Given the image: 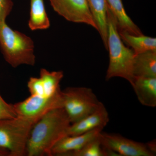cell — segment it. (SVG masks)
Here are the masks:
<instances>
[{
    "instance_id": "1",
    "label": "cell",
    "mask_w": 156,
    "mask_h": 156,
    "mask_svg": "<svg viewBox=\"0 0 156 156\" xmlns=\"http://www.w3.org/2000/svg\"><path fill=\"white\" fill-rule=\"evenodd\" d=\"M71 125L64 109H53L34 125L27 146L26 155L52 156L54 146L67 135Z\"/></svg>"
},
{
    "instance_id": "2",
    "label": "cell",
    "mask_w": 156,
    "mask_h": 156,
    "mask_svg": "<svg viewBox=\"0 0 156 156\" xmlns=\"http://www.w3.org/2000/svg\"><path fill=\"white\" fill-rule=\"evenodd\" d=\"M108 50L109 51V65L105 79L112 78L125 79L132 85L135 77L133 72L135 54L131 49L124 45L119 33L115 17L108 9Z\"/></svg>"
},
{
    "instance_id": "3",
    "label": "cell",
    "mask_w": 156,
    "mask_h": 156,
    "mask_svg": "<svg viewBox=\"0 0 156 156\" xmlns=\"http://www.w3.org/2000/svg\"><path fill=\"white\" fill-rule=\"evenodd\" d=\"M0 48L6 61L12 67L35 64L34 45L25 34L14 30L6 24L0 23Z\"/></svg>"
},
{
    "instance_id": "4",
    "label": "cell",
    "mask_w": 156,
    "mask_h": 156,
    "mask_svg": "<svg viewBox=\"0 0 156 156\" xmlns=\"http://www.w3.org/2000/svg\"><path fill=\"white\" fill-rule=\"evenodd\" d=\"M36 122L18 116L0 120V148L8 151L9 156L26 155L29 137Z\"/></svg>"
},
{
    "instance_id": "5",
    "label": "cell",
    "mask_w": 156,
    "mask_h": 156,
    "mask_svg": "<svg viewBox=\"0 0 156 156\" xmlns=\"http://www.w3.org/2000/svg\"><path fill=\"white\" fill-rule=\"evenodd\" d=\"M63 105L71 124L76 122L96 109L100 101L92 89L68 87L62 90Z\"/></svg>"
},
{
    "instance_id": "6",
    "label": "cell",
    "mask_w": 156,
    "mask_h": 156,
    "mask_svg": "<svg viewBox=\"0 0 156 156\" xmlns=\"http://www.w3.org/2000/svg\"><path fill=\"white\" fill-rule=\"evenodd\" d=\"M104 147L114 152L119 156H154L156 143L137 142L128 139L119 134L102 132L99 135Z\"/></svg>"
},
{
    "instance_id": "7",
    "label": "cell",
    "mask_w": 156,
    "mask_h": 156,
    "mask_svg": "<svg viewBox=\"0 0 156 156\" xmlns=\"http://www.w3.org/2000/svg\"><path fill=\"white\" fill-rule=\"evenodd\" d=\"M13 105L18 116L37 122L50 111L62 108V90L50 97L30 95Z\"/></svg>"
},
{
    "instance_id": "8",
    "label": "cell",
    "mask_w": 156,
    "mask_h": 156,
    "mask_svg": "<svg viewBox=\"0 0 156 156\" xmlns=\"http://www.w3.org/2000/svg\"><path fill=\"white\" fill-rule=\"evenodd\" d=\"M53 10L70 22L84 23L97 30L87 0H49Z\"/></svg>"
},
{
    "instance_id": "9",
    "label": "cell",
    "mask_w": 156,
    "mask_h": 156,
    "mask_svg": "<svg viewBox=\"0 0 156 156\" xmlns=\"http://www.w3.org/2000/svg\"><path fill=\"white\" fill-rule=\"evenodd\" d=\"M109 121L108 112L104 105L100 102L95 111L83 119L71 124L67 135H78L98 128H104Z\"/></svg>"
},
{
    "instance_id": "10",
    "label": "cell",
    "mask_w": 156,
    "mask_h": 156,
    "mask_svg": "<svg viewBox=\"0 0 156 156\" xmlns=\"http://www.w3.org/2000/svg\"><path fill=\"white\" fill-rule=\"evenodd\" d=\"M103 128H98L76 135H66L59 140L52 150V156H62L70 152L81 149L98 136Z\"/></svg>"
},
{
    "instance_id": "11",
    "label": "cell",
    "mask_w": 156,
    "mask_h": 156,
    "mask_svg": "<svg viewBox=\"0 0 156 156\" xmlns=\"http://www.w3.org/2000/svg\"><path fill=\"white\" fill-rule=\"evenodd\" d=\"M131 86L142 105L156 106V78L135 77Z\"/></svg>"
},
{
    "instance_id": "12",
    "label": "cell",
    "mask_w": 156,
    "mask_h": 156,
    "mask_svg": "<svg viewBox=\"0 0 156 156\" xmlns=\"http://www.w3.org/2000/svg\"><path fill=\"white\" fill-rule=\"evenodd\" d=\"M106 2L109 9L116 19L119 31H124L134 35L143 34L126 13L122 0H106Z\"/></svg>"
},
{
    "instance_id": "13",
    "label": "cell",
    "mask_w": 156,
    "mask_h": 156,
    "mask_svg": "<svg viewBox=\"0 0 156 156\" xmlns=\"http://www.w3.org/2000/svg\"><path fill=\"white\" fill-rule=\"evenodd\" d=\"M89 9L105 47L108 50L107 11L108 6L106 0H87Z\"/></svg>"
},
{
    "instance_id": "14",
    "label": "cell",
    "mask_w": 156,
    "mask_h": 156,
    "mask_svg": "<svg viewBox=\"0 0 156 156\" xmlns=\"http://www.w3.org/2000/svg\"><path fill=\"white\" fill-rule=\"evenodd\" d=\"M133 72L135 77L156 78V51L135 55Z\"/></svg>"
},
{
    "instance_id": "15",
    "label": "cell",
    "mask_w": 156,
    "mask_h": 156,
    "mask_svg": "<svg viewBox=\"0 0 156 156\" xmlns=\"http://www.w3.org/2000/svg\"><path fill=\"white\" fill-rule=\"evenodd\" d=\"M122 41L131 47L135 55L149 51H156V38L143 34L134 35L124 31H119Z\"/></svg>"
},
{
    "instance_id": "16",
    "label": "cell",
    "mask_w": 156,
    "mask_h": 156,
    "mask_svg": "<svg viewBox=\"0 0 156 156\" xmlns=\"http://www.w3.org/2000/svg\"><path fill=\"white\" fill-rule=\"evenodd\" d=\"M50 21L45 9L44 0H30L28 26L31 30L47 29Z\"/></svg>"
},
{
    "instance_id": "17",
    "label": "cell",
    "mask_w": 156,
    "mask_h": 156,
    "mask_svg": "<svg viewBox=\"0 0 156 156\" xmlns=\"http://www.w3.org/2000/svg\"><path fill=\"white\" fill-rule=\"evenodd\" d=\"M63 76L64 74L62 71L50 72L44 68L41 69L40 78L43 83L45 96H53L61 91L60 83Z\"/></svg>"
},
{
    "instance_id": "18",
    "label": "cell",
    "mask_w": 156,
    "mask_h": 156,
    "mask_svg": "<svg viewBox=\"0 0 156 156\" xmlns=\"http://www.w3.org/2000/svg\"><path fill=\"white\" fill-rule=\"evenodd\" d=\"M99 135L81 149L67 153L62 156H107L106 149L101 144Z\"/></svg>"
},
{
    "instance_id": "19",
    "label": "cell",
    "mask_w": 156,
    "mask_h": 156,
    "mask_svg": "<svg viewBox=\"0 0 156 156\" xmlns=\"http://www.w3.org/2000/svg\"><path fill=\"white\" fill-rule=\"evenodd\" d=\"M27 86L30 95L46 96L43 83L40 77H31L30 78Z\"/></svg>"
},
{
    "instance_id": "20",
    "label": "cell",
    "mask_w": 156,
    "mask_h": 156,
    "mask_svg": "<svg viewBox=\"0 0 156 156\" xmlns=\"http://www.w3.org/2000/svg\"><path fill=\"white\" fill-rule=\"evenodd\" d=\"M17 116L13 104L7 103L0 95V120Z\"/></svg>"
},
{
    "instance_id": "21",
    "label": "cell",
    "mask_w": 156,
    "mask_h": 156,
    "mask_svg": "<svg viewBox=\"0 0 156 156\" xmlns=\"http://www.w3.org/2000/svg\"><path fill=\"white\" fill-rule=\"evenodd\" d=\"M12 0H0V23L5 22L13 8Z\"/></svg>"
},
{
    "instance_id": "22",
    "label": "cell",
    "mask_w": 156,
    "mask_h": 156,
    "mask_svg": "<svg viewBox=\"0 0 156 156\" xmlns=\"http://www.w3.org/2000/svg\"><path fill=\"white\" fill-rule=\"evenodd\" d=\"M0 156H9V153L8 151L0 148Z\"/></svg>"
}]
</instances>
